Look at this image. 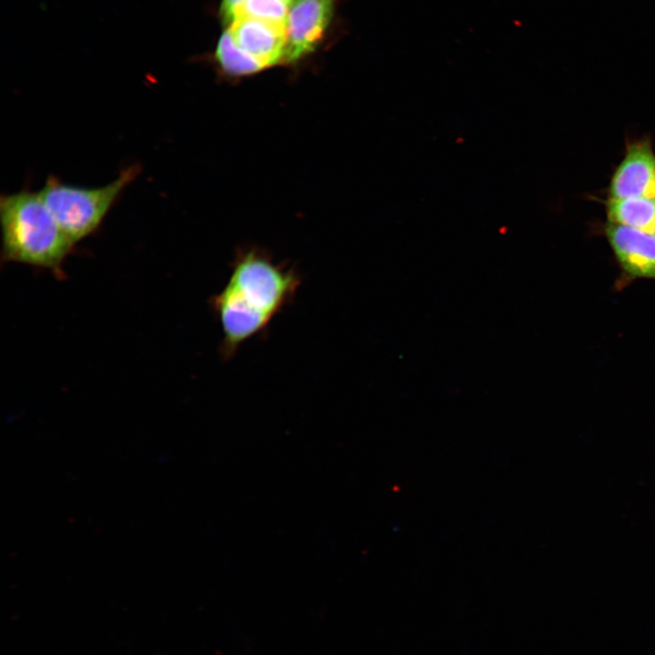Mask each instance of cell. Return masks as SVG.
<instances>
[{
    "label": "cell",
    "instance_id": "1",
    "mask_svg": "<svg viewBox=\"0 0 655 655\" xmlns=\"http://www.w3.org/2000/svg\"><path fill=\"white\" fill-rule=\"evenodd\" d=\"M300 283L297 269L258 249L237 253L224 288L211 298L222 329L221 356L232 358L244 342L261 334L291 303Z\"/></svg>",
    "mask_w": 655,
    "mask_h": 655
},
{
    "label": "cell",
    "instance_id": "2",
    "mask_svg": "<svg viewBox=\"0 0 655 655\" xmlns=\"http://www.w3.org/2000/svg\"><path fill=\"white\" fill-rule=\"evenodd\" d=\"M2 257L59 270L75 243L61 228L39 191L23 188L1 195Z\"/></svg>",
    "mask_w": 655,
    "mask_h": 655
},
{
    "label": "cell",
    "instance_id": "3",
    "mask_svg": "<svg viewBox=\"0 0 655 655\" xmlns=\"http://www.w3.org/2000/svg\"><path fill=\"white\" fill-rule=\"evenodd\" d=\"M140 171L138 164L130 165L111 182L96 187L71 185L50 175L39 194L61 228L76 244L100 227Z\"/></svg>",
    "mask_w": 655,
    "mask_h": 655
},
{
    "label": "cell",
    "instance_id": "4",
    "mask_svg": "<svg viewBox=\"0 0 655 655\" xmlns=\"http://www.w3.org/2000/svg\"><path fill=\"white\" fill-rule=\"evenodd\" d=\"M336 0H292L287 20L285 63L312 52L333 16Z\"/></svg>",
    "mask_w": 655,
    "mask_h": 655
},
{
    "label": "cell",
    "instance_id": "5",
    "mask_svg": "<svg viewBox=\"0 0 655 655\" xmlns=\"http://www.w3.org/2000/svg\"><path fill=\"white\" fill-rule=\"evenodd\" d=\"M236 45L265 69L285 63L287 25L252 17H238L227 29Z\"/></svg>",
    "mask_w": 655,
    "mask_h": 655
},
{
    "label": "cell",
    "instance_id": "6",
    "mask_svg": "<svg viewBox=\"0 0 655 655\" xmlns=\"http://www.w3.org/2000/svg\"><path fill=\"white\" fill-rule=\"evenodd\" d=\"M610 197H640L655 200V154L650 142L630 144L616 168L609 188Z\"/></svg>",
    "mask_w": 655,
    "mask_h": 655
},
{
    "label": "cell",
    "instance_id": "7",
    "mask_svg": "<svg viewBox=\"0 0 655 655\" xmlns=\"http://www.w3.org/2000/svg\"><path fill=\"white\" fill-rule=\"evenodd\" d=\"M605 235L628 277L655 280L654 233L608 222Z\"/></svg>",
    "mask_w": 655,
    "mask_h": 655
},
{
    "label": "cell",
    "instance_id": "8",
    "mask_svg": "<svg viewBox=\"0 0 655 655\" xmlns=\"http://www.w3.org/2000/svg\"><path fill=\"white\" fill-rule=\"evenodd\" d=\"M606 211L608 222L652 233L655 229V200L610 197Z\"/></svg>",
    "mask_w": 655,
    "mask_h": 655
},
{
    "label": "cell",
    "instance_id": "9",
    "mask_svg": "<svg viewBox=\"0 0 655 655\" xmlns=\"http://www.w3.org/2000/svg\"><path fill=\"white\" fill-rule=\"evenodd\" d=\"M214 58L219 67L231 76H247L264 69L257 61L236 45L227 30L217 42Z\"/></svg>",
    "mask_w": 655,
    "mask_h": 655
},
{
    "label": "cell",
    "instance_id": "10",
    "mask_svg": "<svg viewBox=\"0 0 655 655\" xmlns=\"http://www.w3.org/2000/svg\"><path fill=\"white\" fill-rule=\"evenodd\" d=\"M290 4L287 0H242L234 6L227 22L252 17L287 25Z\"/></svg>",
    "mask_w": 655,
    "mask_h": 655
},
{
    "label": "cell",
    "instance_id": "11",
    "mask_svg": "<svg viewBox=\"0 0 655 655\" xmlns=\"http://www.w3.org/2000/svg\"><path fill=\"white\" fill-rule=\"evenodd\" d=\"M242 0H222L221 5H220V15L223 17L225 21H227L229 15L234 8V6L241 2ZM288 2H292V0H287Z\"/></svg>",
    "mask_w": 655,
    "mask_h": 655
},
{
    "label": "cell",
    "instance_id": "12",
    "mask_svg": "<svg viewBox=\"0 0 655 655\" xmlns=\"http://www.w3.org/2000/svg\"><path fill=\"white\" fill-rule=\"evenodd\" d=\"M653 233L655 234V229H654Z\"/></svg>",
    "mask_w": 655,
    "mask_h": 655
}]
</instances>
